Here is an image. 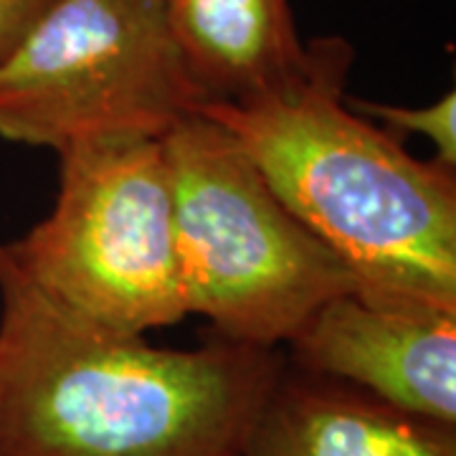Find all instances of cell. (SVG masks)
<instances>
[{
    "label": "cell",
    "instance_id": "9",
    "mask_svg": "<svg viewBox=\"0 0 456 456\" xmlns=\"http://www.w3.org/2000/svg\"><path fill=\"white\" fill-rule=\"evenodd\" d=\"M347 104L362 117L378 122L380 127L406 140L408 134L426 137L436 147V160L446 167L456 165V94L449 92L439 102L426 107H395V104H375L365 99H350Z\"/></svg>",
    "mask_w": 456,
    "mask_h": 456
},
{
    "label": "cell",
    "instance_id": "6",
    "mask_svg": "<svg viewBox=\"0 0 456 456\" xmlns=\"http://www.w3.org/2000/svg\"><path fill=\"white\" fill-rule=\"evenodd\" d=\"M297 370L456 426V312L342 294L289 342Z\"/></svg>",
    "mask_w": 456,
    "mask_h": 456
},
{
    "label": "cell",
    "instance_id": "8",
    "mask_svg": "<svg viewBox=\"0 0 456 456\" xmlns=\"http://www.w3.org/2000/svg\"><path fill=\"white\" fill-rule=\"evenodd\" d=\"M163 8L208 104L261 94L305 64L289 0H163Z\"/></svg>",
    "mask_w": 456,
    "mask_h": 456
},
{
    "label": "cell",
    "instance_id": "3",
    "mask_svg": "<svg viewBox=\"0 0 456 456\" xmlns=\"http://www.w3.org/2000/svg\"><path fill=\"white\" fill-rule=\"evenodd\" d=\"M163 147L188 314L218 338L277 350L330 299L360 294L347 264L279 200L226 127L193 114Z\"/></svg>",
    "mask_w": 456,
    "mask_h": 456
},
{
    "label": "cell",
    "instance_id": "1",
    "mask_svg": "<svg viewBox=\"0 0 456 456\" xmlns=\"http://www.w3.org/2000/svg\"><path fill=\"white\" fill-rule=\"evenodd\" d=\"M277 350H193L94 325L44 294L0 236V456H244Z\"/></svg>",
    "mask_w": 456,
    "mask_h": 456
},
{
    "label": "cell",
    "instance_id": "7",
    "mask_svg": "<svg viewBox=\"0 0 456 456\" xmlns=\"http://www.w3.org/2000/svg\"><path fill=\"white\" fill-rule=\"evenodd\" d=\"M244 456H456V426L284 365L248 431Z\"/></svg>",
    "mask_w": 456,
    "mask_h": 456
},
{
    "label": "cell",
    "instance_id": "4",
    "mask_svg": "<svg viewBox=\"0 0 456 456\" xmlns=\"http://www.w3.org/2000/svg\"><path fill=\"white\" fill-rule=\"evenodd\" d=\"M51 213L8 248L23 274L89 322L147 335L191 317L163 137H102L56 152Z\"/></svg>",
    "mask_w": 456,
    "mask_h": 456
},
{
    "label": "cell",
    "instance_id": "10",
    "mask_svg": "<svg viewBox=\"0 0 456 456\" xmlns=\"http://www.w3.org/2000/svg\"><path fill=\"white\" fill-rule=\"evenodd\" d=\"M51 0H0V64L16 51Z\"/></svg>",
    "mask_w": 456,
    "mask_h": 456
},
{
    "label": "cell",
    "instance_id": "2",
    "mask_svg": "<svg viewBox=\"0 0 456 456\" xmlns=\"http://www.w3.org/2000/svg\"><path fill=\"white\" fill-rule=\"evenodd\" d=\"M353 46L307 44L292 79L200 114L226 127L279 200L378 302L456 312V175L347 104Z\"/></svg>",
    "mask_w": 456,
    "mask_h": 456
},
{
    "label": "cell",
    "instance_id": "5",
    "mask_svg": "<svg viewBox=\"0 0 456 456\" xmlns=\"http://www.w3.org/2000/svg\"><path fill=\"white\" fill-rule=\"evenodd\" d=\"M206 104L163 0H51L0 64V137L53 152L165 137Z\"/></svg>",
    "mask_w": 456,
    "mask_h": 456
}]
</instances>
